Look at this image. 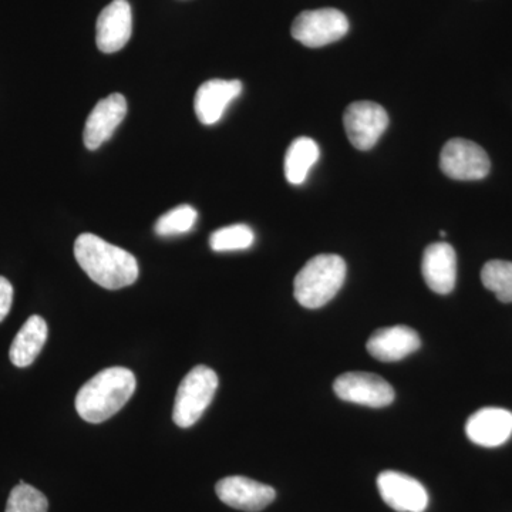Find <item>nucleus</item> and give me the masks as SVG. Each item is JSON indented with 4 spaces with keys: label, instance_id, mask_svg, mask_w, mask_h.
<instances>
[{
    "label": "nucleus",
    "instance_id": "14",
    "mask_svg": "<svg viewBox=\"0 0 512 512\" xmlns=\"http://www.w3.org/2000/svg\"><path fill=\"white\" fill-rule=\"evenodd\" d=\"M242 83L239 80H208L201 84L194 100L195 114L205 126H212L224 116L229 104L241 96Z\"/></svg>",
    "mask_w": 512,
    "mask_h": 512
},
{
    "label": "nucleus",
    "instance_id": "12",
    "mask_svg": "<svg viewBox=\"0 0 512 512\" xmlns=\"http://www.w3.org/2000/svg\"><path fill=\"white\" fill-rule=\"evenodd\" d=\"M127 101L120 93L110 94L96 104L83 131L84 146L97 150L109 141L114 131L126 119Z\"/></svg>",
    "mask_w": 512,
    "mask_h": 512
},
{
    "label": "nucleus",
    "instance_id": "20",
    "mask_svg": "<svg viewBox=\"0 0 512 512\" xmlns=\"http://www.w3.org/2000/svg\"><path fill=\"white\" fill-rule=\"evenodd\" d=\"M255 242V234L248 225H229L215 231L210 237V247L215 252L244 251Z\"/></svg>",
    "mask_w": 512,
    "mask_h": 512
},
{
    "label": "nucleus",
    "instance_id": "18",
    "mask_svg": "<svg viewBox=\"0 0 512 512\" xmlns=\"http://www.w3.org/2000/svg\"><path fill=\"white\" fill-rule=\"evenodd\" d=\"M320 150L315 140L299 137L289 146L285 156V177L289 184L301 185L318 163Z\"/></svg>",
    "mask_w": 512,
    "mask_h": 512
},
{
    "label": "nucleus",
    "instance_id": "6",
    "mask_svg": "<svg viewBox=\"0 0 512 512\" xmlns=\"http://www.w3.org/2000/svg\"><path fill=\"white\" fill-rule=\"evenodd\" d=\"M440 168L453 180L477 181L490 173L491 161L483 147L464 138H453L441 150Z\"/></svg>",
    "mask_w": 512,
    "mask_h": 512
},
{
    "label": "nucleus",
    "instance_id": "11",
    "mask_svg": "<svg viewBox=\"0 0 512 512\" xmlns=\"http://www.w3.org/2000/svg\"><path fill=\"white\" fill-rule=\"evenodd\" d=\"M133 33V13L127 0H113L101 10L96 25V43L100 52L111 55L126 47Z\"/></svg>",
    "mask_w": 512,
    "mask_h": 512
},
{
    "label": "nucleus",
    "instance_id": "23",
    "mask_svg": "<svg viewBox=\"0 0 512 512\" xmlns=\"http://www.w3.org/2000/svg\"><path fill=\"white\" fill-rule=\"evenodd\" d=\"M13 302V286L8 279L0 276V322L9 315Z\"/></svg>",
    "mask_w": 512,
    "mask_h": 512
},
{
    "label": "nucleus",
    "instance_id": "3",
    "mask_svg": "<svg viewBox=\"0 0 512 512\" xmlns=\"http://www.w3.org/2000/svg\"><path fill=\"white\" fill-rule=\"evenodd\" d=\"M346 279V262L339 255L309 259L293 281V293L303 308L319 309L332 301Z\"/></svg>",
    "mask_w": 512,
    "mask_h": 512
},
{
    "label": "nucleus",
    "instance_id": "22",
    "mask_svg": "<svg viewBox=\"0 0 512 512\" xmlns=\"http://www.w3.org/2000/svg\"><path fill=\"white\" fill-rule=\"evenodd\" d=\"M47 510H49V501L46 495L22 481L10 493L5 512H47Z\"/></svg>",
    "mask_w": 512,
    "mask_h": 512
},
{
    "label": "nucleus",
    "instance_id": "4",
    "mask_svg": "<svg viewBox=\"0 0 512 512\" xmlns=\"http://www.w3.org/2000/svg\"><path fill=\"white\" fill-rule=\"evenodd\" d=\"M218 389V376L210 367H194L180 383L175 396L173 420L181 429L194 426L212 403Z\"/></svg>",
    "mask_w": 512,
    "mask_h": 512
},
{
    "label": "nucleus",
    "instance_id": "5",
    "mask_svg": "<svg viewBox=\"0 0 512 512\" xmlns=\"http://www.w3.org/2000/svg\"><path fill=\"white\" fill-rule=\"evenodd\" d=\"M349 32V20L338 9L306 10L292 25L293 39L303 46L323 47L338 42Z\"/></svg>",
    "mask_w": 512,
    "mask_h": 512
},
{
    "label": "nucleus",
    "instance_id": "19",
    "mask_svg": "<svg viewBox=\"0 0 512 512\" xmlns=\"http://www.w3.org/2000/svg\"><path fill=\"white\" fill-rule=\"evenodd\" d=\"M481 281L488 291H493L503 303L512 302V262L488 261L481 271Z\"/></svg>",
    "mask_w": 512,
    "mask_h": 512
},
{
    "label": "nucleus",
    "instance_id": "17",
    "mask_svg": "<svg viewBox=\"0 0 512 512\" xmlns=\"http://www.w3.org/2000/svg\"><path fill=\"white\" fill-rule=\"evenodd\" d=\"M47 323L40 316H30L10 346V362L16 367H28L42 352L47 340Z\"/></svg>",
    "mask_w": 512,
    "mask_h": 512
},
{
    "label": "nucleus",
    "instance_id": "13",
    "mask_svg": "<svg viewBox=\"0 0 512 512\" xmlns=\"http://www.w3.org/2000/svg\"><path fill=\"white\" fill-rule=\"evenodd\" d=\"M421 274L431 291L448 295L456 286L457 256L447 242H436L426 248L421 261Z\"/></svg>",
    "mask_w": 512,
    "mask_h": 512
},
{
    "label": "nucleus",
    "instance_id": "21",
    "mask_svg": "<svg viewBox=\"0 0 512 512\" xmlns=\"http://www.w3.org/2000/svg\"><path fill=\"white\" fill-rule=\"evenodd\" d=\"M198 214L191 205H180L164 214L156 224V234L160 237L187 234L194 228Z\"/></svg>",
    "mask_w": 512,
    "mask_h": 512
},
{
    "label": "nucleus",
    "instance_id": "9",
    "mask_svg": "<svg viewBox=\"0 0 512 512\" xmlns=\"http://www.w3.org/2000/svg\"><path fill=\"white\" fill-rule=\"evenodd\" d=\"M377 487L384 503L397 512H424L429 494L416 478L397 471H383L377 477Z\"/></svg>",
    "mask_w": 512,
    "mask_h": 512
},
{
    "label": "nucleus",
    "instance_id": "7",
    "mask_svg": "<svg viewBox=\"0 0 512 512\" xmlns=\"http://www.w3.org/2000/svg\"><path fill=\"white\" fill-rule=\"evenodd\" d=\"M350 144L360 151L376 146L389 127V116L380 104L373 101H355L343 116Z\"/></svg>",
    "mask_w": 512,
    "mask_h": 512
},
{
    "label": "nucleus",
    "instance_id": "8",
    "mask_svg": "<svg viewBox=\"0 0 512 512\" xmlns=\"http://www.w3.org/2000/svg\"><path fill=\"white\" fill-rule=\"evenodd\" d=\"M336 396L343 402L362 404V406H389L394 400V390L386 380L372 373L352 372L340 375L333 383Z\"/></svg>",
    "mask_w": 512,
    "mask_h": 512
},
{
    "label": "nucleus",
    "instance_id": "1",
    "mask_svg": "<svg viewBox=\"0 0 512 512\" xmlns=\"http://www.w3.org/2000/svg\"><path fill=\"white\" fill-rule=\"evenodd\" d=\"M74 256L80 268L101 288L117 291L138 279L137 259L97 235H80L74 242Z\"/></svg>",
    "mask_w": 512,
    "mask_h": 512
},
{
    "label": "nucleus",
    "instance_id": "24",
    "mask_svg": "<svg viewBox=\"0 0 512 512\" xmlns=\"http://www.w3.org/2000/svg\"><path fill=\"white\" fill-rule=\"evenodd\" d=\"M440 235H441V237H446L447 234L444 231H440Z\"/></svg>",
    "mask_w": 512,
    "mask_h": 512
},
{
    "label": "nucleus",
    "instance_id": "16",
    "mask_svg": "<svg viewBox=\"0 0 512 512\" xmlns=\"http://www.w3.org/2000/svg\"><path fill=\"white\" fill-rule=\"evenodd\" d=\"M419 333L409 326H392L376 330L367 342V352L380 362L392 363L403 360L419 350Z\"/></svg>",
    "mask_w": 512,
    "mask_h": 512
},
{
    "label": "nucleus",
    "instance_id": "15",
    "mask_svg": "<svg viewBox=\"0 0 512 512\" xmlns=\"http://www.w3.org/2000/svg\"><path fill=\"white\" fill-rule=\"evenodd\" d=\"M466 433L477 446H503L512 436V413L498 407L478 410L468 419Z\"/></svg>",
    "mask_w": 512,
    "mask_h": 512
},
{
    "label": "nucleus",
    "instance_id": "10",
    "mask_svg": "<svg viewBox=\"0 0 512 512\" xmlns=\"http://www.w3.org/2000/svg\"><path fill=\"white\" fill-rule=\"evenodd\" d=\"M215 493L228 507L247 512L265 510L269 504L274 503L276 497V491L271 485L241 476L222 478L215 485Z\"/></svg>",
    "mask_w": 512,
    "mask_h": 512
},
{
    "label": "nucleus",
    "instance_id": "2",
    "mask_svg": "<svg viewBox=\"0 0 512 512\" xmlns=\"http://www.w3.org/2000/svg\"><path fill=\"white\" fill-rule=\"evenodd\" d=\"M136 386V376L126 367L101 370L77 393V413L89 423H103L126 406Z\"/></svg>",
    "mask_w": 512,
    "mask_h": 512
}]
</instances>
